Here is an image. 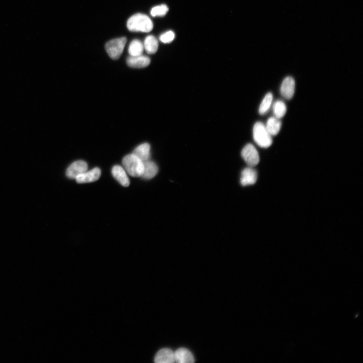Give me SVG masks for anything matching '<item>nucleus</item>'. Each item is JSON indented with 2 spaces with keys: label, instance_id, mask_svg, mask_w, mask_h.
Masks as SVG:
<instances>
[{
  "label": "nucleus",
  "instance_id": "obj_12",
  "mask_svg": "<svg viewBox=\"0 0 363 363\" xmlns=\"http://www.w3.org/2000/svg\"><path fill=\"white\" fill-rule=\"evenodd\" d=\"M112 174L121 185L124 187H128L130 180L124 169L119 165L114 166L112 170Z\"/></svg>",
  "mask_w": 363,
  "mask_h": 363
},
{
  "label": "nucleus",
  "instance_id": "obj_22",
  "mask_svg": "<svg viewBox=\"0 0 363 363\" xmlns=\"http://www.w3.org/2000/svg\"><path fill=\"white\" fill-rule=\"evenodd\" d=\"M175 37V34L173 31H168L161 35L160 40L163 43L169 44L174 41Z\"/></svg>",
  "mask_w": 363,
  "mask_h": 363
},
{
  "label": "nucleus",
  "instance_id": "obj_14",
  "mask_svg": "<svg viewBox=\"0 0 363 363\" xmlns=\"http://www.w3.org/2000/svg\"><path fill=\"white\" fill-rule=\"evenodd\" d=\"M144 171L141 177L145 179H150L155 177L158 173L157 164L149 160L144 162Z\"/></svg>",
  "mask_w": 363,
  "mask_h": 363
},
{
  "label": "nucleus",
  "instance_id": "obj_5",
  "mask_svg": "<svg viewBox=\"0 0 363 363\" xmlns=\"http://www.w3.org/2000/svg\"><path fill=\"white\" fill-rule=\"evenodd\" d=\"M241 155L246 163L251 167L257 166L260 161L258 152L252 144L245 145L241 152Z\"/></svg>",
  "mask_w": 363,
  "mask_h": 363
},
{
  "label": "nucleus",
  "instance_id": "obj_3",
  "mask_svg": "<svg viewBox=\"0 0 363 363\" xmlns=\"http://www.w3.org/2000/svg\"><path fill=\"white\" fill-rule=\"evenodd\" d=\"M253 136L255 142L262 148H268L273 143L272 136L261 122H257L254 125Z\"/></svg>",
  "mask_w": 363,
  "mask_h": 363
},
{
  "label": "nucleus",
  "instance_id": "obj_11",
  "mask_svg": "<svg viewBox=\"0 0 363 363\" xmlns=\"http://www.w3.org/2000/svg\"><path fill=\"white\" fill-rule=\"evenodd\" d=\"M157 363H173L175 362V353L171 350L164 348L160 350L155 357Z\"/></svg>",
  "mask_w": 363,
  "mask_h": 363
},
{
  "label": "nucleus",
  "instance_id": "obj_18",
  "mask_svg": "<svg viewBox=\"0 0 363 363\" xmlns=\"http://www.w3.org/2000/svg\"><path fill=\"white\" fill-rule=\"evenodd\" d=\"M144 49L142 43L139 40H135L130 43L128 53L130 56H138L142 55Z\"/></svg>",
  "mask_w": 363,
  "mask_h": 363
},
{
  "label": "nucleus",
  "instance_id": "obj_6",
  "mask_svg": "<svg viewBox=\"0 0 363 363\" xmlns=\"http://www.w3.org/2000/svg\"><path fill=\"white\" fill-rule=\"evenodd\" d=\"M87 164L84 161H78L72 163L66 170V176L70 179H76L87 170Z\"/></svg>",
  "mask_w": 363,
  "mask_h": 363
},
{
  "label": "nucleus",
  "instance_id": "obj_16",
  "mask_svg": "<svg viewBox=\"0 0 363 363\" xmlns=\"http://www.w3.org/2000/svg\"><path fill=\"white\" fill-rule=\"evenodd\" d=\"M144 49L149 54H155L159 48V42L156 37L153 35H149L144 40Z\"/></svg>",
  "mask_w": 363,
  "mask_h": 363
},
{
  "label": "nucleus",
  "instance_id": "obj_10",
  "mask_svg": "<svg viewBox=\"0 0 363 363\" xmlns=\"http://www.w3.org/2000/svg\"><path fill=\"white\" fill-rule=\"evenodd\" d=\"M150 59L147 56L140 55L138 56H129L127 59V65L134 68H142L149 66Z\"/></svg>",
  "mask_w": 363,
  "mask_h": 363
},
{
  "label": "nucleus",
  "instance_id": "obj_2",
  "mask_svg": "<svg viewBox=\"0 0 363 363\" xmlns=\"http://www.w3.org/2000/svg\"><path fill=\"white\" fill-rule=\"evenodd\" d=\"M122 164L127 173L132 177H140L143 175V162L135 155L132 154L125 156Z\"/></svg>",
  "mask_w": 363,
  "mask_h": 363
},
{
  "label": "nucleus",
  "instance_id": "obj_9",
  "mask_svg": "<svg viewBox=\"0 0 363 363\" xmlns=\"http://www.w3.org/2000/svg\"><path fill=\"white\" fill-rule=\"evenodd\" d=\"M101 175V169L95 168L89 171L80 175L75 179L78 183L83 184L96 181L99 179Z\"/></svg>",
  "mask_w": 363,
  "mask_h": 363
},
{
  "label": "nucleus",
  "instance_id": "obj_17",
  "mask_svg": "<svg viewBox=\"0 0 363 363\" xmlns=\"http://www.w3.org/2000/svg\"><path fill=\"white\" fill-rule=\"evenodd\" d=\"M265 127L272 136H275L281 129V122L279 119L275 117H271L267 120Z\"/></svg>",
  "mask_w": 363,
  "mask_h": 363
},
{
  "label": "nucleus",
  "instance_id": "obj_7",
  "mask_svg": "<svg viewBox=\"0 0 363 363\" xmlns=\"http://www.w3.org/2000/svg\"><path fill=\"white\" fill-rule=\"evenodd\" d=\"M295 90V82L290 76L286 78L283 81L280 87V93L285 99H291L294 95Z\"/></svg>",
  "mask_w": 363,
  "mask_h": 363
},
{
  "label": "nucleus",
  "instance_id": "obj_21",
  "mask_svg": "<svg viewBox=\"0 0 363 363\" xmlns=\"http://www.w3.org/2000/svg\"><path fill=\"white\" fill-rule=\"evenodd\" d=\"M168 11V8L166 5H161L152 8L151 10V15L152 16H164Z\"/></svg>",
  "mask_w": 363,
  "mask_h": 363
},
{
  "label": "nucleus",
  "instance_id": "obj_20",
  "mask_svg": "<svg viewBox=\"0 0 363 363\" xmlns=\"http://www.w3.org/2000/svg\"><path fill=\"white\" fill-rule=\"evenodd\" d=\"M273 111L275 117L278 119L283 117L286 112L285 104L281 101H277L274 105Z\"/></svg>",
  "mask_w": 363,
  "mask_h": 363
},
{
  "label": "nucleus",
  "instance_id": "obj_8",
  "mask_svg": "<svg viewBox=\"0 0 363 363\" xmlns=\"http://www.w3.org/2000/svg\"><path fill=\"white\" fill-rule=\"evenodd\" d=\"M257 180V173L253 167L244 168L242 171L240 182L242 186H246L254 184Z\"/></svg>",
  "mask_w": 363,
  "mask_h": 363
},
{
  "label": "nucleus",
  "instance_id": "obj_19",
  "mask_svg": "<svg viewBox=\"0 0 363 363\" xmlns=\"http://www.w3.org/2000/svg\"><path fill=\"white\" fill-rule=\"evenodd\" d=\"M273 100V95L271 92L267 93L262 102H261L259 109V112L260 114H264L269 110Z\"/></svg>",
  "mask_w": 363,
  "mask_h": 363
},
{
  "label": "nucleus",
  "instance_id": "obj_13",
  "mask_svg": "<svg viewBox=\"0 0 363 363\" xmlns=\"http://www.w3.org/2000/svg\"><path fill=\"white\" fill-rule=\"evenodd\" d=\"M175 353V362L179 363H192L195 362V358L190 351L185 348L178 349Z\"/></svg>",
  "mask_w": 363,
  "mask_h": 363
},
{
  "label": "nucleus",
  "instance_id": "obj_4",
  "mask_svg": "<svg viewBox=\"0 0 363 363\" xmlns=\"http://www.w3.org/2000/svg\"><path fill=\"white\" fill-rule=\"evenodd\" d=\"M127 43L126 37L112 40L106 45V50L112 59H118L122 54Z\"/></svg>",
  "mask_w": 363,
  "mask_h": 363
},
{
  "label": "nucleus",
  "instance_id": "obj_1",
  "mask_svg": "<svg viewBox=\"0 0 363 363\" xmlns=\"http://www.w3.org/2000/svg\"><path fill=\"white\" fill-rule=\"evenodd\" d=\"M127 27L132 32H149L152 30L154 25L148 16L138 13L129 19Z\"/></svg>",
  "mask_w": 363,
  "mask_h": 363
},
{
  "label": "nucleus",
  "instance_id": "obj_15",
  "mask_svg": "<svg viewBox=\"0 0 363 363\" xmlns=\"http://www.w3.org/2000/svg\"><path fill=\"white\" fill-rule=\"evenodd\" d=\"M133 154L143 162L149 160L150 156V145L148 143H142L136 148Z\"/></svg>",
  "mask_w": 363,
  "mask_h": 363
}]
</instances>
